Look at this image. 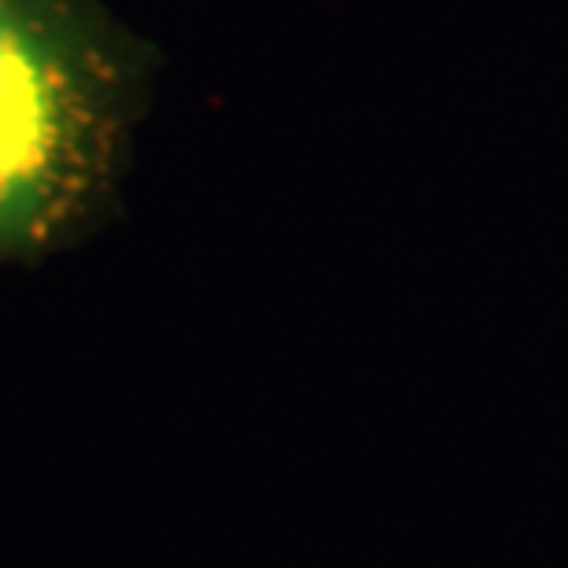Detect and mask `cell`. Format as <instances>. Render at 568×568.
Here are the masks:
<instances>
[{
    "label": "cell",
    "instance_id": "1",
    "mask_svg": "<svg viewBox=\"0 0 568 568\" xmlns=\"http://www.w3.org/2000/svg\"><path fill=\"white\" fill-rule=\"evenodd\" d=\"M119 67L71 0H0V258L93 211L119 144Z\"/></svg>",
    "mask_w": 568,
    "mask_h": 568
}]
</instances>
